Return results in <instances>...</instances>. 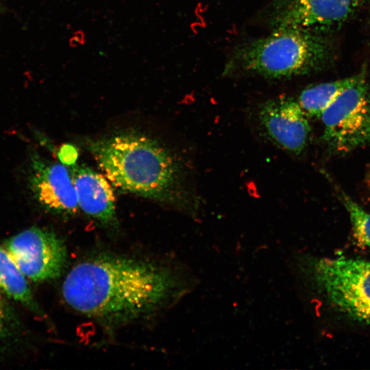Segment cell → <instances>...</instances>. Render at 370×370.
<instances>
[{"label":"cell","instance_id":"6da1fadb","mask_svg":"<svg viewBox=\"0 0 370 370\" xmlns=\"http://www.w3.org/2000/svg\"><path fill=\"white\" fill-rule=\"evenodd\" d=\"M199 279L187 267L102 254L75 264L62 285L66 303L107 324H122L170 308Z\"/></svg>","mask_w":370,"mask_h":370},{"label":"cell","instance_id":"7a4b0ae2","mask_svg":"<svg viewBox=\"0 0 370 370\" xmlns=\"http://www.w3.org/2000/svg\"><path fill=\"white\" fill-rule=\"evenodd\" d=\"M88 148L115 187L175 206L195 219L198 217L199 200L189 186L183 167L156 139L126 130L89 140Z\"/></svg>","mask_w":370,"mask_h":370},{"label":"cell","instance_id":"3957f363","mask_svg":"<svg viewBox=\"0 0 370 370\" xmlns=\"http://www.w3.org/2000/svg\"><path fill=\"white\" fill-rule=\"evenodd\" d=\"M272 30L239 44L222 74L282 79L315 72L330 63L333 52L325 34L302 27Z\"/></svg>","mask_w":370,"mask_h":370},{"label":"cell","instance_id":"277c9868","mask_svg":"<svg viewBox=\"0 0 370 370\" xmlns=\"http://www.w3.org/2000/svg\"><path fill=\"white\" fill-rule=\"evenodd\" d=\"M302 270L339 312L370 325V261L346 256L309 257Z\"/></svg>","mask_w":370,"mask_h":370},{"label":"cell","instance_id":"5b68a950","mask_svg":"<svg viewBox=\"0 0 370 370\" xmlns=\"http://www.w3.org/2000/svg\"><path fill=\"white\" fill-rule=\"evenodd\" d=\"M323 138L332 150L345 153L370 146V95L365 69L323 112Z\"/></svg>","mask_w":370,"mask_h":370},{"label":"cell","instance_id":"8992f818","mask_svg":"<svg viewBox=\"0 0 370 370\" xmlns=\"http://www.w3.org/2000/svg\"><path fill=\"white\" fill-rule=\"evenodd\" d=\"M5 249L24 275L34 282L60 276L66 261L62 240L45 228L33 227L16 234Z\"/></svg>","mask_w":370,"mask_h":370},{"label":"cell","instance_id":"52a82bcc","mask_svg":"<svg viewBox=\"0 0 370 370\" xmlns=\"http://www.w3.org/2000/svg\"><path fill=\"white\" fill-rule=\"evenodd\" d=\"M367 0H274L269 24L272 29L302 27L323 34L340 27Z\"/></svg>","mask_w":370,"mask_h":370},{"label":"cell","instance_id":"ba28073f","mask_svg":"<svg viewBox=\"0 0 370 370\" xmlns=\"http://www.w3.org/2000/svg\"><path fill=\"white\" fill-rule=\"evenodd\" d=\"M308 116L298 101L287 97L269 99L258 110L262 130L274 145L298 155L307 145L310 132Z\"/></svg>","mask_w":370,"mask_h":370},{"label":"cell","instance_id":"9c48e42d","mask_svg":"<svg viewBox=\"0 0 370 370\" xmlns=\"http://www.w3.org/2000/svg\"><path fill=\"white\" fill-rule=\"evenodd\" d=\"M30 167V186L41 206L56 214H76L79 207L68 169L36 153L32 156Z\"/></svg>","mask_w":370,"mask_h":370},{"label":"cell","instance_id":"30bf717a","mask_svg":"<svg viewBox=\"0 0 370 370\" xmlns=\"http://www.w3.org/2000/svg\"><path fill=\"white\" fill-rule=\"evenodd\" d=\"M70 174L81 210L103 225L116 227L115 197L107 177L84 165L71 166Z\"/></svg>","mask_w":370,"mask_h":370},{"label":"cell","instance_id":"8fae6325","mask_svg":"<svg viewBox=\"0 0 370 370\" xmlns=\"http://www.w3.org/2000/svg\"><path fill=\"white\" fill-rule=\"evenodd\" d=\"M27 279L7 250L0 246V291L6 297L41 314L42 310L34 299Z\"/></svg>","mask_w":370,"mask_h":370},{"label":"cell","instance_id":"7c38bea8","mask_svg":"<svg viewBox=\"0 0 370 370\" xmlns=\"http://www.w3.org/2000/svg\"><path fill=\"white\" fill-rule=\"evenodd\" d=\"M358 77V74L310 86L304 89L297 100L308 116L320 118L327 108Z\"/></svg>","mask_w":370,"mask_h":370},{"label":"cell","instance_id":"4fadbf2b","mask_svg":"<svg viewBox=\"0 0 370 370\" xmlns=\"http://www.w3.org/2000/svg\"><path fill=\"white\" fill-rule=\"evenodd\" d=\"M344 206L349 214L353 235L359 244L370 248V213L344 193Z\"/></svg>","mask_w":370,"mask_h":370},{"label":"cell","instance_id":"5bb4252c","mask_svg":"<svg viewBox=\"0 0 370 370\" xmlns=\"http://www.w3.org/2000/svg\"><path fill=\"white\" fill-rule=\"evenodd\" d=\"M12 310L6 297L0 291V341L8 336L14 323Z\"/></svg>","mask_w":370,"mask_h":370},{"label":"cell","instance_id":"9a60e30c","mask_svg":"<svg viewBox=\"0 0 370 370\" xmlns=\"http://www.w3.org/2000/svg\"><path fill=\"white\" fill-rule=\"evenodd\" d=\"M368 184H369V186L370 187V175L368 177Z\"/></svg>","mask_w":370,"mask_h":370}]
</instances>
